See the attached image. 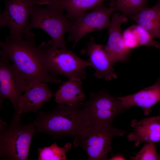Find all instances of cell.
<instances>
[{"instance_id":"5bb4252c","label":"cell","mask_w":160,"mask_h":160,"mask_svg":"<svg viewBox=\"0 0 160 160\" xmlns=\"http://www.w3.org/2000/svg\"><path fill=\"white\" fill-rule=\"evenodd\" d=\"M131 125L133 131L127 137L128 140L134 142L135 146L143 142L157 143L160 141V123L154 116L139 121L133 119Z\"/></svg>"},{"instance_id":"2e32d148","label":"cell","mask_w":160,"mask_h":160,"mask_svg":"<svg viewBox=\"0 0 160 160\" xmlns=\"http://www.w3.org/2000/svg\"><path fill=\"white\" fill-rule=\"evenodd\" d=\"M81 79H68L63 83L54 96V100L59 105H73L84 100L85 95L82 90Z\"/></svg>"},{"instance_id":"d4e9b609","label":"cell","mask_w":160,"mask_h":160,"mask_svg":"<svg viewBox=\"0 0 160 160\" xmlns=\"http://www.w3.org/2000/svg\"><path fill=\"white\" fill-rule=\"evenodd\" d=\"M156 120L160 123V116H154Z\"/></svg>"},{"instance_id":"277c9868","label":"cell","mask_w":160,"mask_h":160,"mask_svg":"<svg viewBox=\"0 0 160 160\" xmlns=\"http://www.w3.org/2000/svg\"><path fill=\"white\" fill-rule=\"evenodd\" d=\"M39 47L42 52L44 66L49 72L64 75L68 79H85V69L91 66L89 61L82 59L66 48L53 47L52 40L43 42Z\"/></svg>"},{"instance_id":"30bf717a","label":"cell","mask_w":160,"mask_h":160,"mask_svg":"<svg viewBox=\"0 0 160 160\" xmlns=\"http://www.w3.org/2000/svg\"><path fill=\"white\" fill-rule=\"evenodd\" d=\"M9 59L0 52V107L5 98L9 99L17 114L19 104L22 93L28 84L22 73L13 63L10 65Z\"/></svg>"},{"instance_id":"ffe728a7","label":"cell","mask_w":160,"mask_h":160,"mask_svg":"<svg viewBox=\"0 0 160 160\" xmlns=\"http://www.w3.org/2000/svg\"><path fill=\"white\" fill-rule=\"evenodd\" d=\"M71 144L66 143L64 146L59 147L55 143L49 146H44L38 149L39 155L38 160H65L66 159V153L71 148Z\"/></svg>"},{"instance_id":"44dd1931","label":"cell","mask_w":160,"mask_h":160,"mask_svg":"<svg viewBox=\"0 0 160 160\" xmlns=\"http://www.w3.org/2000/svg\"><path fill=\"white\" fill-rule=\"evenodd\" d=\"M155 143H147L130 159L134 160H160V155L157 152Z\"/></svg>"},{"instance_id":"7a4b0ae2","label":"cell","mask_w":160,"mask_h":160,"mask_svg":"<svg viewBox=\"0 0 160 160\" xmlns=\"http://www.w3.org/2000/svg\"><path fill=\"white\" fill-rule=\"evenodd\" d=\"M36 132L47 134L54 138L66 136L76 138L90 123L84 109L77 105H59L48 111H39L36 119L30 122Z\"/></svg>"},{"instance_id":"4fadbf2b","label":"cell","mask_w":160,"mask_h":160,"mask_svg":"<svg viewBox=\"0 0 160 160\" xmlns=\"http://www.w3.org/2000/svg\"><path fill=\"white\" fill-rule=\"evenodd\" d=\"M19 104L18 114L33 113L40 109L52 97V92L45 83L36 82L28 84Z\"/></svg>"},{"instance_id":"ba28073f","label":"cell","mask_w":160,"mask_h":160,"mask_svg":"<svg viewBox=\"0 0 160 160\" xmlns=\"http://www.w3.org/2000/svg\"><path fill=\"white\" fill-rule=\"evenodd\" d=\"M5 8L0 15V26H8L9 36L24 37L25 30L30 21L34 8L46 5L45 0H5Z\"/></svg>"},{"instance_id":"7c38bea8","label":"cell","mask_w":160,"mask_h":160,"mask_svg":"<svg viewBox=\"0 0 160 160\" xmlns=\"http://www.w3.org/2000/svg\"><path fill=\"white\" fill-rule=\"evenodd\" d=\"M104 47L95 43L94 38H92L83 52L89 57L91 66L95 70L94 74L95 77L110 81L117 78V76L113 67V65L105 51Z\"/></svg>"},{"instance_id":"e0dca14e","label":"cell","mask_w":160,"mask_h":160,"mask_svg":"<svg viewBox=\"0 0 160 160\" xmlns=\"http://www.w3.org/2000/svg\"><path fill=\"white\" fill-rule=\"evenodd\" d=\"M146 30L153 38L160 39V0L152 7L146 8L130 17Z\"/></svg>"},{"instance_id":"d6986e66","label":"cell","mask_w":160,"mask_h":160,"mask_svg":"<svg viewBox=\"0 0 160 160\" xmlns=\"http://www.w3.org/2000/svg\"><path fill=\"white\" fill-rule=\"evenodd\" d=\"M147 0H112L110 7H114L116 11L130 17L142 9L148 7Z\"/></svg>"},{"instance_id":"484cf974","label":"cell","mask_w":160,"mask_h":160,"mask_svg":"<svg viewBox=\"0 0 160 160\" xmlns=\"http://www.w3.org/2000/svg\"><path fill=\"white\" fill-rule=\"evenodd\" d=\"M4 0V1L5 0Z\"/></svg>"},{"instance_id":"8fae6325","label":"cell","mask_w":160,"mask_h":160,"mask_svg":"<svg viewBox=\"0 0 160 160\" xmlns=\"http://www.w3.org/2000/svg\"><path fill=\"white\" fill-rule=\"evenodd\" d=\"M127 20V16L123 14L114 13L112 15L108 28V39L104 49L113 65L117 62H125L130 55L131 50L125 45L121 28V24Z\"/></svg>"},{"instance_id":"8992f818","label":"cell","mask_w":160,"mask_h":160,"mask_svg":"<svg viewBox=\"0 0 160 160\" xmlns=\"http://www.w3.org/2000/svg\"><path fill=\"white\" fill-rule=\"evenodd\" d=\"M125 131L112 125L90 124L75 138L74 145L81 147L91 160L106 159L111 151V141L115 136H122Z\"/></svg>"},{"instance_id":"9a60e30c","label":"cell","mask_w":160,"mask_h":160,"mask_svg":"<svg viewBox=\"0 0 160 160\" xmlns=\"http://www.w3.org/2000/svg\"><path fill=\"white\" fill-rule=\"evenodd\" d=\"M123 105L127 109L134 106L142 108L146 116L151 112V108L160 101V78L153 85L134 94L117 97Z\"/></svg>"},{"instance_id":"cb8c5ba5","label":"cell","mask_w":160,"mask_h":160,"mask_svg":"<svg viewBox=\"0 0 160 160\" xmlns=\"http://www.w3.org/2000/svg\"><path fill=\"white\" fill-rule=\"evenodd\" d=\"M110 160H116V159H125L123 156L119 155L116 156L112 157L110 159Z\"/></svg>"},{"instance_id":"3957f363","label":"cell","mask_w":160,"mask_h":160,"mask_svg":"<svg viewBox=\"0 0 160 160\" xmlns=\"http://www.w3.org/2000/svg\"><path fill=\"white\" fill-rule=\"evenodd\" d=\"M15 114L8 125L0 119V157L3 160H28L31 144L36 132L33 125L21 122Z\"/></svg>"},{"instance_id":"6da1fadb","label":"cell","mask_w":160,"mask_h":160,"mask_svg":"<svg viewBox=\"0 0 160 160\" xmlns=\"http://www.w3.org/2000/svg\"><path fill=\"white\" fill-rule=\"evenodd\" d=\"M24 37L9 35L4 42L0 41L1 51L23 75L28 85L36 82L58 84L62 82L57 75L45 68L41 50L35 44V36L31 31Z\"/></svg>"},{"instance_id":"603a6c76","label":"cell","mask_w":160,"mask_h":160,"mask_svg":"<svg viewBox=\"0 0 160 160\" xmlns=\"http://www.w3.org/2000/svg\"><path fill=\"white\" fill-rule=\"evenodd\" d=\"M126 47L129 50L140 47L137 36L132 26L124 31L122 33Z\"/></svg>"},{"instance_id":"4316f807","label":"cell","mask_w":160,"mask_h":160,"mask_svg":"<svg viewBox=\"0 0 160 160\" xmlns=\"http://www.w3.org/2000/svg\"></svg>"},{"instance_id":"5b68a950","label":"cell","mask_w":160,"mask_h":160,"mask_svg":"<svg viewBox=\"0 0 160 160\" xmlns=\"http://www.w3.org/2000/svg\"><path fill=\"white\" fill-rule=\"evenodd\" d=\"M47 5L46 7L37 6L34 8L31 15V20L24 35L30 32L32 29H41L52 38L53 47L66 48L64 36L65 33H68L72 21L60 7L51 3Z\"/></svg>"},{"instance_id":"9c48e42d","label":"cell","mask_w":160,"mask_h":160,"mask_svg":"<svg viewBox=\"0 0 160 160\" xmlns=\"http://www.w3.org/2000/svg\"><path fill=\"white\" fill-rule=\"evenodd\" d=\"M116 11L114 7H108L101 4L79 16L72 21L68 33V41L74 42V47L77 43L88 33L108 28L111 23V14Z\"/></svg>"},{"instance_id":"7402d4cb","label":"cell","mask_w":160,"mask_h":160,"mask_svg":"<svg viewBox=\"0 0 160 160\" xmlns=\"http://www.w3.org/2000/svg\"><path fill=\"white\" fill-rule=\"evenodd\" d=\"M137 36L140 46H147L156 49L160 48V44L153 39L150 33L145 29L137 24L132 26Z\"/></svg>"},{"instance_id":"52a82bcc","label":"cell","mask_w":160,"mask_h":160,"mask_svg":"<svg viewBox=\"0 0 160 160\" xmlns=\"http://www.w3.org/2000/svg\"><path fill=\"white\" fill-rule=\"evenodd\" d=\"M79 104L93 124L111 125L115 118L126 110L117 97L103 90L91 93L88 100Z\"/></svg>"},{"instance_id":"ac0fdd59","label":"cell","mask_w":160,"mask_h":160,"mask_svg":"<svg viewBox=\"0 0 160 160\" xmlns=\"http://www.w3.org/2000/svg\"><path fill=\"white\" fill-rule=\"evenodd\" d=\"M112 0H46L47 5L54 4L66 12V16L72 21L81 14L106 1Z\"/></svg>"}]
</instances>
